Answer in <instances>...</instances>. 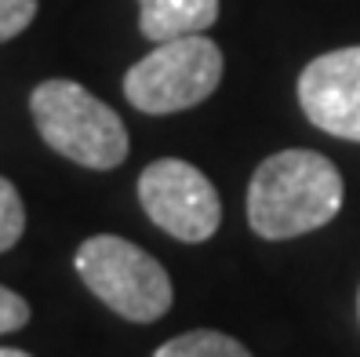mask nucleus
Masks as SVG:
<instances>
[{
    "instance_id": "f257e3e1",
    "label": "nucleus",
    "mask_w": 360,
    "mask_h": 357,
    "mask_svg": "<svg viewBox=\"0 0 360 357\" xmlns=\"http://www.w3.org/2000/svg\"><path fill=\"white\" fill-rule=\"evenodd\" d=\"M342 175L316 150H281L266 157L248 186V223L266 241L302 237L342 208Z\"/></svg>"
},
{
    "instance_id": "f03ea898",
    "label": "nucleus",
    "mask_w": 360,
    "mask_h": 357,
    "mask_svg": "<svg viewBox=\"0 0 360 357\" xmlns=\"http://www.w3.org/2000/svg\"><path fill=\"white\" fill-rule=\"evenodd\" d=\"M30 110L40 139L73 164L105 172V168H117L128 157L124 120L102 99H95L88 88H80L73 80L37 84V92L30 95Z\"/></svg>"
},
{
    "instance_id": "7ed1b4c3",
    "label": "nucleus",
    "mask_w": 360,
    "mask_h": 357,
    "mask_svg": "<svg viewBox=\"0 0 360 357\" xmlns=\"http://www.w3.org/2000/svg\"><path fill=\"white\" fill-rule=\"evenodd\" d=\"M77 274L95 296L128 321H157L172 306V277L139 244L98 234L77 248Z\"/></svg>"
},
{
    "instance_id": "20e7f679",
    "label": "nucleus",
    "mask_w": 360,
    "mask_h": 357,
    "mask_svg": "<svg viewBox=\"0 0 360 357\" xmlns=\"http://www.w3.org/2000/svg\"><path fill=\"white\" fill-rule=\"evenodd\" d=\"M222 80V51L204 33L164 40L124 77V95L142 113H179L204 102Z\"/></svg>"
},
{
    "instance_id": "39448f33",
    "label": "nucleus",
    "mask_w": 360,
    "mask_h": 357,
    "mask_svg": "<svg viewBox=\"0 0 360 357\" xmlns=\"http://www.w3.org/2000/svg\"><path fill=\"white\" fill-rule=\"evenodd\" d=\"M139 201L164 234L186 244L207 241L222 223V201L211 179L189 161H153L139 179Z\"/></svg>"
},
{
    "instance_id": "423d86ee",
    "label": "nucleus",
    "mask_w": 360,
    "mask_h": 357,
    "mask_svg": "<svg viewBox=\"0 0 360 357\" xmlns=\"http://www.w3.org/2000/svg\"><path fill=\"white\" fill-rule=\"evenodd\" d=\"M299 102L321 132L360 142V48L316 55L299 77Z\"/></svg>"
},
{
    "instance_id": "0eeeda50",
    "label": "nucleus",
    "mask_w": 360,
    "mask_h": 357,
    "mask_svg": "<svg viewBox=\"0 0 360 357\" xmlns=\"http://www.w3.org/2000/svg\"><path fill=\"white\" fill-rule=\"evenodd\" d=\"M215 18L219 0H139V30L153 44L204 33L215 26Z\"/></svg>"
},
{
    "instance_id": "6e6552de",
    "label": "nucleus",
    "mask_w": 360,
    "mask_h": 357,
    "mask_svg": "<svg viewBox=\"0 0 360 357\" xmlns=\"http://www.w3.org/2000/svg\"><path fill=\"white\" fill-rule=\"evenodd\" d=\"M153 357H251V353H248V346H240L237 339H229L222 332L197 328V332L167 339Z\"/></svg>"
},
{
    "instance_id": "1a4fd4ad",
    "label": "nucleus",
    "mask_w": 360,
    "mask_h": 357,
    "mask_svg": "<svg viewBox=\"0 0 360 357\" xmlns=\"http://www.w3.org/2000/svg\"><path fill=\"white\" fill-rule=\"evenodd\" d=\"M26 230V208H22V197H18L15 186L0 175V251H8L18 244Z\"/></svg>"
},
{
    "instance_id": "9d476101",
    "label": "nucleus",
    "mask_w": 360,
    "mask_h": 357,
    "mask_svg": "<svg viewBox=\"0 0 360 357\" xmlns=\"http://www.w3.org/2000/svg\"><path fill=\"white\" fill-rule=\"evenodd\" d=\"M37 15V0H0V44L18 37Z\"/></svg>"
},
{
    "instance_id": "9b49d317",
    "label": "nucleus",
    "mask_w": 360,
    "mask_h": 357,
    "mask_svg": "<svg viewBox=\"0 0 360 357\" xmlns=\"http://www.w3.org/2000/svg\"><path fill=\"white\" fill-rule=\"evenodd\" d=\"M30 321V303L18 292L0 284V332H15Z\"/></svg>"
},
{
    "instance_id": "f8f14e48",
    "label": "nucleus",
    "mask_w": 360,
    "mask_h": 357,
    "mask_svg": "<svg viewBox=\"0 0 360 357\" xmlns=\"http://www.w3.org/2000/svg\"><path fill=\"white\" fill-rule=\"evenodd\" d=\"M0 357H30L26 350H11V346H0Z\"/></svg>"
}]
</instances>
